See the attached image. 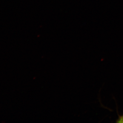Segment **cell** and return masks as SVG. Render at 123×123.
I'll use <instances>...</instances> for the list:
<instances>
[{
	"label": "cell",
	"instance_id": "6da1fadb",
	"mask_svg": "<svg viewBox=\"0 0 123 123\" xmlns=\"http://www.w3.org/2000/svg\"><path fill=\"white\" fill-rule=\"evenodd\" d=\"M117 123H123V115L121 116H119V118L116 120Z\"/></svg>",
	"mask_w": 123,
	"mask_h": 123
}]
</instances>
